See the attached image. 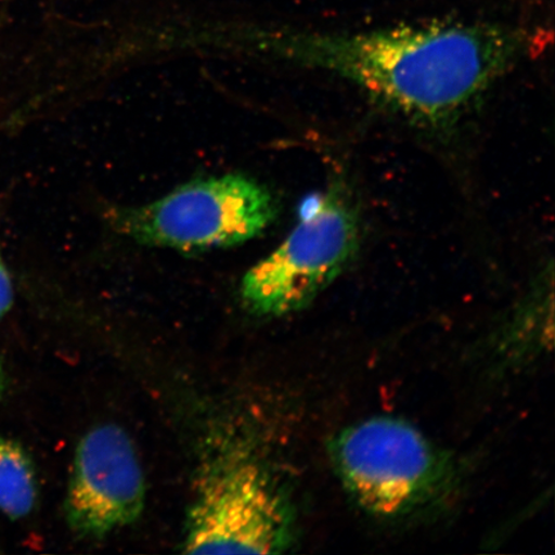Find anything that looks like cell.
<instances>
[{
	"label": "cell",
	"mask_w": 555,
	"mask_h": 555,
	"mask_svg": "<svg viewBox=\"0 0 555 555\" xmlns=\"http://www.w3.org/2000/svg\"><path fill=\"white\" fill-rule=\"evenodd\" d=\"M268 52L349 80L428 127L453 124L529 50L524 30L429 23L365 31L275 30Z\"/></svg>",
	"instance_id": "1"
},
{
	"label": "cell",
	"mask_w": 555,
	"mask_h": 555,
	"mask_svg": "<svg viewBox=\"0 0 555 555\" xmlns=\"http://www.w3.org/2000/svg\"><path fill=\"white\" fill-rule=\"evenodd\" d=\"M276 201L266 186L242 176L193 180L155 203L111 214L120 233L144 245L182 251L231 247L273 223Z\"/></svg>",
	"instance_id": "5"
},
{
	"label": "cell",
	"mask_w": 555,
	"mask_h": 555,
	"mask_svg": "<svg viewBox=\"0 0 555 555\" xmlns=\"http://www.w3.org/2000/svg\"><path fill=\"white\" fill-rule=\"evenodd\" d=\"M293 504L258 457L238 447L208 457L186 519V554H280L295 543Z\"/></svg>",
	"instance_id": "2"
},
{
	"label": "cell",
	"mask_w": 555,
	"mask_h": 555,
	"mask_svg": "<svg viewBox=\"0 0 555 555\" xmlns=\"http://www.w3.org/2000/svg\"><path fill=\"white\" fill-rule=\"evenodd\" d=\"M145 483L129 436L101 426L76 449L65 512L69 527L82 538L102 539L141 517Z\"/></svg>",
	"instance_id": "6"
},
{
	"label": "cell",
	"mask_w": 555,
	"mask_h": 555,
	"mask_svg": "<svg viewBox=\"0 0 555 555\" xmlns=\"http://www.w3.org/2000/svg\"><path fill=\"white\" fill-rule=\"evenodd\" d=\"M13 286L9 269L0 254V319H3L12 308Z\"/></svg>",
	"instance_id": "8"
},
{
	"label": "cell",
	"mask_w": 555,
	"mask_h": 555,
	"mask_svg": "<svg viewBox=\"0 0 555 555\" xmlns=\"http://www.w3.org/2000/svg\"><path fill=\"white\" fill-rule=\"evenodd\" d=\"M37 495L29 455L17 442L0 436V512L11 519L29 516Z\"/></svg>",
	"instance_id": "7"
},
{
	"label": "cell",
	"mask_w": 555,
	"mask_h": 555,
	"mask_svg": "<svg viewBox=\"0 0 555 555\" xmlns=\"http://www.w3.org/2000/svg\"><path fill=\"white\" fill-rule=\"evenodd\" d=\"M359 247L358 208L343 183H332L281 246L248 270L243 304L260 317L307 308L349 267Z\"/></svg>",
	"instance_id": "4"
},
{
	"label": "cell",
	"mask_w": 555,
	"mask_h": 555,
	"mask_svg": "<svg viewBox=\"0 0 555 555\" xmlns=\"http://www.w3.org/2000/svg\"><path fill=\"white\" fill-rule=\"evenodd\" d=\"M330 455L344 488L362 508L401 517L442 498L453 464L411 423L376 416L343 429Z\"/></svg>",
	"instance_id": "3"
},
{
	"label": "cell",
	"mask_w": 555,
	"mask_h": 555,
	"mask_svg": "<svg viewBox=\"0 0 555 555\" xmlns=\"http://www.w3.org/2000/svg\"><path fill=\"white\" fill-rule=\"evenodd\" d=\"M5 386H7L5 374H4L2 364H0V398H2L5 392Z\"/></svg>",
	"instance_id": "9"
}]
</instances>
